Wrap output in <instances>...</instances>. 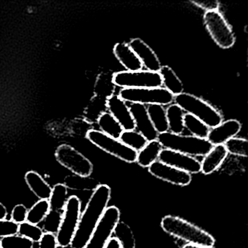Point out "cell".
<instances>
[{"instance_id": "6da1fadb", "label": "cell", "mask_w": 248, "mask_h": 248, "mask_svg": "<svg viewBox=\"0 0 248 248\" xmlns=\"http://www.w3.org/2000/svg\"><path fill=\"white\" fill-rule=\"evenodd\" d=\"M111 189L107 184H100L93 192L86 207L81 213L78 229L72 239V248H85L111 199Z\"/></svg>"}, {"instance_id": "7a4b0ae2", "label": "cell", "mask_w": 248, "mask_h": 248, "mask_svg": "<svg viewBox=\"0 0 248 248\" xmlns=\"http://www.w3.org/2000/svg\"><path fill=\"white\" fill-rule=\"evenodd\" d=\"M161 226L166 233L188 244L213 248L216 243V239L208 232L178 216H165Z\"/></svg>"}, {"instance_id": "3957f363", "label": "cell", "mask_w": 248, "mask_h": 248, "mask_svg": "<svg viewBox=\"0 0 248 248\" xmlns=\"http://www.w3.org/2000/svg\"><path fill=\"white\" fill-rule=\"evenodd\" d=\"M173 102L179 106L184 112L201 120L210 128L216 127L223 121V115L218 110L192 94L183 93L174 96Z\"/></svg>"}, {"instance_id": "277c9868", "label": "cell", "mask_w": 248, "mask_h": 248, "mask_svg": "<svg viewBox=\"0 0 248 248\" xmlns=\"http://www.w3.org/2000/svg\"><path fill=\"white\" fill-rule=\"evenodd\" d=\"M157 140L163 149H170L194 157L205 156L213 146L207 139L174 134L169 131L158 135Z\"/></svg>"}, {"instance_id": "5b68a950", "label": "cell", "mask_w": 248, "mask_h": 248, "mask_svg": "<svg viewBox=\"0 0 248 248\" xmlns=\"http://www.w3.org/2000/svg\"><path fill=\"white\" fill-rule=\"evenodd\" d=\"M81 206L80 200L77 196H71L68 198L56 234L58 245L61 248H67L72 243L81 216Z\"/></svg>"}, {"instance_id": "8992f818", "label": "cell", "mask_w": 248, "mask_h": 248, "mask_svg": "<svg viewBox=\"0 0 248 248\" xmlns=\"http://www.w3.org/2000/svg\"><path fill=\"white\" fill-rule=\"evenodd\" d=\"M122 99L130 104L149 106L153 104L169 106L174 101V95L165 88H122L118 94Z\"/></svg>"}, {"instance_id": "52a82bcc", "label": "cell", "mask_w": 248, "mask_h": 248, "mask_svg": "<svg viewBox=\"0 0 248 248\" xmlns=\"http://www.w3.org/2000/svg\"><path fill=\"white\" fill-rule=\"evenodd\" d=\"M85 137L93 144L107 153L127 162H136L138 152L122 143L119 139L110 137L98 130L92 128L87 133Z\"/></svg>"}, {"instance_id": "ba28073f", "label": "cell", "mask_w": 248, "mask_h": 248, "mask_svg": "<svg viewBox=\"0 0 248 248\" xmlns=\"http://www.w3.org/2000/svg\"><path fill=\"white\" fill-rule=\"evenodd\" d=\"M203 20L210 37L218 47L223 49L233 47L236 41L233 30L218 10L205 11Z\"/></svg>"}, {"instance_id": "9c48e42d", "label": "cell", "mask_w": 248, "mask_h": 248, "mask_svg": "<svg viewBox=\"0 0 248 248\" xmlns=\"http://www.w3.org/2000/svg\"><path fill=\"white\" fill-rule=\"evenodd\" d=\"M56 160L74 175L90 177L93 171L92 162L73 146L66 143L58 146L55 152Z\"/></svg>"}, {"instance_id": "30bf717a", "label": "cell", "mask_w": 248, "mask_h": 248, "mask_svg": "<svg viewBox=\"0 0 248 248\" xmlns=\"http://www.w3.org/2000/svg\"><path fill=\"white\" fill-rule=\"evenodd\" d=\"M113 82L122 88H156L162 87V79L159 72L147 70L128 72L122 71L113 74Z\"/></svg>"}, {"instance_id": "8fae6325", "label": "cell", "mask_w": 248, "mask_h": 248, "mask_svg": "<svg viewBox=\"0 0 248 248\" xmlns=\"http://www.w3.org/2000/svg\"><path fill=\"white\" fill-rule=\"evenodd\" d=\"M120 218V211L117 207H107L85 248H104L111 239Z\"/></svg>"}, {"instance_id": "7c38bea8", "label": "cell", "mask_w": 248, "mask_h": 248, "mask_svg": "<svg viewBox=\"0 0 248 248\" xmlns=\"http://www.w3.org/2000/svg\"><path fill=\"white\" fill-rule=\"evenodd\" d=\"M158 160L189 174L201 172V162L197 158L170 149H162Z\"/></svg>"}, {"instance_id": "4fadbf2b", "label": "cell", "mask_w": 248, "mask_h": 248, "mask_svg": "<svg viewBox=\"0 0 248 248\" xmlns=\"http://www.w3.org/2000/svg\"><path fill=\"white\" fill-rule=\"evenodd\" d=\"M148 168L153 176L174 185L185 186L189 185L192 180L191 174L162 163L159 160L154 162Z\"/></svg>"}, {"instance_id": "5bb4252c", "label": "cell", "mask_w": 248, "mask_h": 248, "mask_svg": "<svg viewBox=\"0 0 248 248\" xmlns=\"http://www.w3.org/2000/svg\"><path fill=\"white\" fill-rule=\"evenodd\" d=\"M107 111L120 123L124 130H133L136 128L133 116L127 103L120 95H113L107 99Z\"/></svg>"}, {"instance_id": "9a60e30c", "label": "cell", "mask_w": 248, "mask_h": 248, "mask_svg": "<svg viewBox=\"0 0 248 248\" xmlns=\"http://www.w3.org/2000/svg\"><path fill=\"white\" fill-rule=\"evenodd\" d=\"M128 107L134 120L136 126L135 130L143 135L148 141L157 140L159 134L151 122L146 109V106L139 104H130Z\"/></svg>"}, {"instance_id": "2e32d148", "label": "cell", "mask_w": 248, "mask_h": 248, "mask_svg": "<svg viewBox=\"0 0 248 248\" xmlns=\"http://www.w3.org/2000/svg\"><path fill=\"white\" fill-rule=\"evenodd\" d=\"M132 50L140 59L143 67L146 70L152 72H159L162 65L157 55L143 40L140 38H134L128 43Z\"/></svg>"}, {"instance_id": "e0dca14e", "label": "cell", "mask_w": 248, "mask_h": 248, "mask_svg": "<svg viewBox=\"0 0 248 248\" xmlns=\"http://www.w3.org/2000/svg\"><path fill=\"white\" fill-rule=\"evenodd\" d=\"M242 124L236 120L223 121L220 124L210 128L207 140L213 146L223 145L228 140L236 137L241 131Z\"/></svg>"}, {"instance_id": "ac0fdd59", "label": "cell", "mask_w": 248, "mask_h": 248, "mask_svg": "<svg viewBox=\"0 0 248 248\" xmlns=\"http://www.w3.org/2000/svg\"><path fill=\"white\" fill-rule=\"evenodd\" d=\"M113 53L125 71L136 72L143 69V65L128 43H119L114 46Z\"/></svg>"}, {"instance_id": "d6986e66", "label": "cell", "mask_w": 248, "mask_h": 248, "mask_svg": "<svg viewBox=\"0 0 248 248\" xmlns=\"http://www.w3.org/2000/svg\"><path fill=\"white\" fill-rule=\"evenodd\" d=\"M228 155L224 145L213 146L201 162V172L204 175L213 173L221 166Z\"/></svg>"}, {"instance_id": "ffe728a7", "label": "cell", "mask_w": 248, "mask_h": 248, "mask_svg": "<svg viewBox=\"0 0 248 248\" xmlns=\"http://www.w3.org/2000/svg\"><path fill=\"white\" fill-rule=\"evenodd\" d=\"M24 178L29 188L37 198L40 200H49L52 188L38 172L33 170L28 171Z\"/></svg>"}, {"instance_id": "44dd1931", "label": "cell", "mask_w": 248, "mask_h": 248, "mask_svg": "<svg viewBox=\"0 0 248 248\" xmlns=\"http://www.w3.org/2000/svg\"><path fill=\"white\" fill-rule=\"evenodd\" d=\"M163 147L157 140L149 141L147 144L138 152L136 162L140 167L149 168L159 159Z\"/></svg>"}, {"instance_id": "7402d4cb", "label": "cell", "mask_w": 248, "mask_h": 248, "mask_svg": "<svg viewBox=\"0 0 248 248\" xmlns=\"http://www.w3.org/2000/svg\"><path fill=\"white\" fill-rule=\"evenodd\" d=\"M159 73L162 78V86L172 95L176 96L184 93V84L170 66H162Z\"/></svg>"}, {"instance_id": "603a6c76", "label": "cell", "mask_w": 248, "mask_h": 248, "mask_svg": "<svg viewBox=\"0 0 248 248\" xmlns=\"http://www.w3.org/2000/svg\"><path fill=\"white\" fill-rule=\"evenodd\" d=\"M166 114L169 132L174 134H182L185 130L184 115L186 113L184 110L179 106L172 103L167 107Z\"/></svg>"}, {"instance_id": "cb8c5ba5", "label": "cell", "mask_w": 248, "mask_h": 248, "mask_svg": "<svg viewBox=\"0 0 248 248\" xmlns=\"http://www.w3.org/2000/svg\"><path fill=\"white\" fill-rule=\"evenodd\" d=\"M107 111V99L94 95L85 108L83 119L92 125L96 124L100 117Z\"/></svg>"}, {"instance_id": "d4e9b609", "label": "cell", "mask_w": 248, "mask_h": 248, "mask_svg": "<svg viewBox=\"0 0 248 248\" xmlns=\"http://www.w3.org/2000/svg\"><path fill=\"white\" fill-rule=\"evenodd\" d=\"M148 114L158 134L169 131L166 108L159 104L146 106Z\"/></svg>"}, {"instance_id": "484cf974", "label": "cell", "mask_w": 248, "mask_h": 248, "mask_svg": "<svg viewBox=\"0 0 248 248\" xmlns=\"http://www.w3.org/2000/svg\"><path fill=\"white\" fill-rule=\"evenodd\" d=\"M116 86L113 82V74L102 72L98 75L94 86V95L107 99L114 95Z\"/></svg>"}, {"instance_id": "4316f807", "label": "cell", "mask_w": 248, "mask_h": 248, "mask_svg": "<svg viewBox=\"0 0 248 248\" xmlns=\"http://www.w3.org/2000/svg\"><path fill=\"white\" fill-rule=\"evenodd\" d=\"M96 124L99 128L98 130L114 139H120V136L124 131L120 123L108 111L100 117Z\"/></svg>"}, {"instance_id": "83f0119b", "label": "cell", "mask_w": 248, "mask_h": 248, "mask_svg": "<svg viewBox=\"0 0 248 248\" xmlns=\"http://www.w3.org/2000/svg\"><path fill=\"white\" fill-rule=\"evenodd\" d=\"M66 188L75 191H94L99 182L90 177H82L76 175H67L63 183Z\"/></svg>"}, {"instance_id": "f1b7e54d", "label": "cell", "mask_w": 248, "mask_h": 248, "mask_svg": "<svg viewBox=\"0 0 248 248\" xmlns=\"http://www.w3.org/2000/svg\"><path fill=\"white\" fill-rule=\"evenodd\" d=\"M68 188L63 184H57L52 188L48 200L50 210L63 213L68 200Z\"/></svg>"}, {"instance_id": "f546056e", "label": "cell", "mask_w": 248, "mask_h": 248, "mask_svg": "<svg viewBox=\"0 0 248 248\" xmlns=\"http://www.w3.org/2000/svg\"><path fill=\"white\" fill-rule=\"evenodd\" d=\"M114 237L122 248H136V239L131 228L124 222L119 221L114 231Z\"/></svg>"}, {"instance_id": "4dcf8cb0", "label": "cell", "mask_w": 248, "mask_h": 248, "mask_svg": "<svg viewBox=\"0 0 248 248\" xmlns=\"http://www.w3.org/2000/svg\"><path fill=\"white\" fill-rule=\"evenodd\" d=\"M184 127L191 133V136L200 139H207L210 130L201 120L186 113L184 115Z\"/></svg>"}, {"instance_id": "1f68e13d", "label": "cell", "mask_w": 248, "mask_h": 248, "mask_svg": "<svg viewBox=\"0 0 248 248\" xmlns=\"http://www.w3.org/2000/svg\"><path fill=\"white\" fill-rule=\"evenodd\" d=\"M49 212L50 205L48 200H39L28 210L27 221L38 226V224L43 223Z\"/></svg>"}, {"instance_id": "d6a6232c", "label": "cell", "mask_w": 248, "mask_h": 248, "mask_svg": "<svg viewBox=\"0 0 248 248\" xmlns=\"http://www.w3.org/2000/svg\"><path fill=\"white\" fill-rule=\"evenodd\" d=\"M119 140L137 152L141 150L149 142L143 135L140 134L136 130H124Z\"/></svg>"}, {"instance_id": "836d02e7", "label": "cell", "mask_w": 248, "mask_h": 248, "mask_svg": "<svg viewBox=\"0 0 248 248\" xmlns=\"http://www.w3.org/2000/svg\"><path fill=\"white\" fill-rule=\"evenodd\" d=\"M223 145L228 154L242 157L248 156V141L247 139L233 137L228 140Z\"/></svg>"}, {"instance_id": "e575fe53", "label": "cell", "mask_w": 248, "mask_h": 248, "mask_svg": "<svg viewBox=\"0 0 248 248\" xmlns=\"http://www.w3.org/2000/svg\"><path fill=\"white\" fill-rule=\"evenodd\" d=\"M18 235L24 236L32 241L33 242H39L43 236L42 228L37 225L31 224L29 222L25 221L20 223L18 227Z\"/></svg>"}, {"instance_id": "d590c367", "label": "cell", "mask_w": 248, "mask_h": 248, "mask_svg": "<svg viewBox=\"0 0 248 248\" xmlns=\"http://www.w3.org/2000/svg\"><path fill=\"white\" fill-rule=\"evenodd\" d=\"M2 248H34V242L20 235L7 236L0 239Z\"/></svg>"}, {"instance_id": "8d00e7d4", "label": "cell", "mask_w": 248, "mask_h": 248, "mask_svg": "<svg viewBox=\"0 0 248 248\" xmlns=\"http://www.w3.org/2000/svg\"><path fill=\"white\" fill-rule=\"evenodd\" d=\"M62 213H63L50 210L48 214L43 220L42 229L44 233H52L56 234L62 221Z\"/></svg>"}, {"instance_id": "74e56055", "label": "cell", "mask_w": 248, "mask_h": 248, "mask_svg": "<svg viewBox=\"0 0 248 248\" xmlns=\"http://www.w3.org/2000/svg\"><path fill=\"white\" fill-rule=\"evenodd\" d=\"M19 224L12 220L0 219V238L18 234Z\"/></svg>"}, {"instance_id": "f35d334b", "label": "cell", "mask_w": 248, "mask_h": 248, "mask_svg": "<svg viewBox=\"0 0 248 248\" xmlns=\"http://www.w3.org/2000/svg\"><path fill=\"white\" fill-rule=\"evenodd\" d=\"M27 213L28 210L24 204H17L13 209L11 213V220L15 223L20 224L23 222L27 221Z\"/></svg>"}, {"instance_id": "ab89813d", "label": "cell", "mask_w": 248, "mask_h": 248, "mask_svg": "<svg viewBox=\"0 0 248 248\" xmlns=\"http://www.w3.org/2000/svg\"><path fill=\"white\" fill-rule=\"evenodd\" d=\"M59 247L56 235L52 233H44L39 242V248H57Z\"/></svg>"}, {"instance_id": "60d3db41", "label": "cell", "mask_w": 248, "mask_h": 248, "mask_svg": "<svg viewBox=\"0 0 248 248\" xmlns=\"http://www.w3.org/2000/svg\"><path fill=\"white\" fill-rule=\"evenodd\" d=\"M91 128H92L91 124L82 119V121L74 123L72 130H73L74 133H77V134H84L86 136L87 133L89 131L88 130H91Z\"/></svg>"}, {"instance_id": "b9f144b4", "label": "cell", "mask_w": 248, "mask_h": 248, "mask_svg": "<svg viewBox=\"0 0 248 248\" xmlns=\"http://www.w3.org/2000/svg\"><path fill=\"white\" fill-rule=\"evenodd\" d=\"M104 248H122V247L120 242L115 237H111L107 242V245H105Z\"/></svg>"}, {"instance_id": "7bdbcfd3", "label": "cell", "mask_w": 248, "mask_h": 248, "mask_svg": "<svg viewBox=\"0 0 248 248\" xmlns=\"http://www.w3.org/2000/svg\"><path fill=\"white\" fill-rule=\"evenodd\" d=\"M7 216H8V210L6 207L2 202H0V219H5Z\"/></svg>"}, {"instance_id": "ee69618b", "label": "cell", "mask_w": 248, "mask_h": 248, "mask_svg": "<svg viewBox=\"0 0 248 248\" xmlns=\"http://www.w3.org/2000/svg\"><path fill=\"white\" fill-rule=\"evenodd\" d=\"M182 248H207V247L200 246V245H192V244H187L184 245Z\"/></svg>"}, {"instance_id": "f6af8a7d", "label": "cell", "mask_w": 248, "mask_h": 248, "mask_svg": "<svg viewBox=\"0 0 248 248\" xmlns=\"http://www.w3.org/2000/svg\"><path fill=\"white\" fill-rule=\"evenodd\" d=\"M0 248H1V245H0Z\"/></svg>"}]
</instances>
